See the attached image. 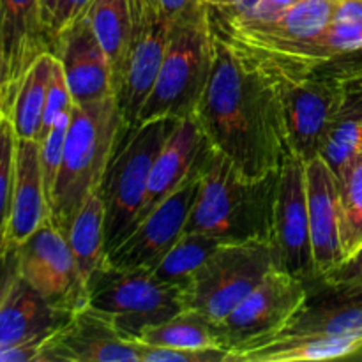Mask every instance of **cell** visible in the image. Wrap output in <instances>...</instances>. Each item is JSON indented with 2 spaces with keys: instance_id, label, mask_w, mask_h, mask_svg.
<instances>
[{
  "instance_id": "obj_7",
  "label": "cell",
  "mask_w": 362,
  "mask_h": 362,
  "mask_svg": "<svg viewBox=\"0 0 362 362\" xmlns=\"http://www.w3.org/2000/svg\"><path fill=\"white\" fill-rule=\"evenodd\" d=\"M274 267L269 240L219 244L186 290V308L221 324Z\"/></svg>"
},
{
  "instance_id": "obj_8",
  "label": "cell",
  "mask_w": 362,
  "mask_h": 362,
  "mask_svg": "<svg viewBox=\"0 0 362 362\" xmlns=\"http://www.w3.org/2000/svg\"><path fill=\"white\" fill-rule=\"evenodd\" d=\"M264 66L278 85L290 152L303 161L320 156L325 134L345 99L349 78L325 71L286 74Z\"/></svg>"
},
{
  "instance_id": "obj_25",
  "label": "cell",
  "mask_w": 362,
  "mask_h": 362,
  "mask_svg": "<svg viewBox=\"0 0 362 362\" xmlns=\"http://www.w3.org/2000/svg\"><path fill=\"white\" fill-rule=\"evenodd\" d=\"M53 60L55 55L52 52L42 53L34 60V64L21 78L13 103L7 110V117L13 122L14 133L21 140H39Z\"/></svg>"
},
{
  "instance_id": "obj_2",
  "label": "cell",
  "mask_w": 362,
  "mask_h": 362,
  "mask_svg": "<svg viewBox=\"0 0 362 362\" xmlns=\"http://www.w3.org/2000/svg\"><path fill=\"white\" fill-rule=\"evenodd\" d=\"M276 173L253 179L212 151L184 233H204L221 243L269 240Z\"/></svg>"
},
{
  "instance_id": "obj_41",
  "label": "cell",
  "mask_w": 362,
  "mask_h": 362,
  "mask_svg": "<svg viewBox=\"0 0 362 362\" xmlns=\"http://www.w3.org/2000/svg\"><path fill=\"white\" fill-rule=\"evenodd\" d=\"M4 115H6V106H4V98L2 94H0V122H2Z\"/></svg>"
},
{
  "instance_id": "obj_29",
  "label": "cell",
  "mask_w": 362,
  "mask_h": 362,
  "mask_svg": "<svg viewBox=\"0 0 362 362\" xmlns=\"http://www.w3.org/2000/svg\"><path fill=\"white\" fill-rule=\"evenodd\" d=\"M339 232L343 255L350 257L362 244V154L338 175Z\"/></svg>"
},
{
  "instance_id": "obj_6",
  "label": "cell",
  "mask_w": 362,
  "mask_h": 362,
  "mask_svg": "<svg viewBox=\"0 0 362 362\" xmlns=\"http://www.w3.org/2000/svg\"><path fill=\"white\" fill-rule=\"evenodd\" d=\"M87 308L108 318L126 339L175 317L186 308V293L158 281L148 267H117L103 262L87 281Z\"/></svg>"
},
{
  "instance_id": "obj_32",
  "label": "cell",
  "mask_w": 362,
  "mask_h": 362,
  "mask_svg": "<svg viewBox=\"0 0 362 362\" xmlns=\"http://www.w3.org/2000/svg\"><path fill=\"white\" fill-rule=\"evenodd\" d=\"M73 106H74V99L69 90V85H67L62 64H60V60L55 57V60H53L52 74H49L48 92H46L45 113H42V127H41V134H39V140L48 133L49 127L55 124V120L59 119L62 113L71 112Z\"/></svg>"
},
{
  "instance_id": "obj_40",
  "label": "cell",
  "mask_w": 362,
  "mask_h": 362,
  "mask_svg": "<svg viewBox=\"0 0 362 362\" xmlns=\"http://www.w3.org/2000/svg\"><path fill=\"white\" fill-rule=\"evenodd\" d=\"M207 4V7H211L216 13H225V11L232 9L239 0H204Z\"/></svg>"
},
{
  "instance_id": "obj_16",
  "label": "cell",
  "mask_w": 362,
  "mask_h": 362,
  "mask_svg": "<svg viewBox=\"0 0 362 362\" xmlns=\"http://www.w3.org/2000/svg\"><path fill=\"white\" fill-rule=\"evenodd\" d=\"M211 152L212 147L209 145L197 119L193 115L179 119L152 165L147 193H145L144 204H141L133 228L140 225L163 200L179 189L187 179L200 172Z\"/></svg>"
},
{
  "instance_id": "obj_42",
  "label": "cell",
  "mask_w": 362,
  "mask_h": 362,
  "mask_svg": "<svg viewBox=\"0 0 362 362\" xmlns=\"http://www.w3.org/2000/svg\"><path fill=\"white\" fill-rule=\"evenodd\" d=\"M336 2H343V0H336Z\"/></svg>"
},
{
  "instance_id": "obj_33",
  "label": "cell",
  "mask_w": 362,
  "mask_h": 362,
  "mask_svg": "<svg viewBox=\"0 0 362 362\" xmlns=\"http://www.w3.org/2000/svg\"><path fill=\"white\" fill-rule=\"evenodd\" d=\"M136 343V341H134ZM140 362H232V352L221 346L216 349H165L136 343Z\"/></svg>"
},
{
  "instance_id": "obj_1",
  "label": "cell",
  "mask_w": 362,
  "mask_h": 362,
  "mask_svg": "<svg viewBox=\"0 0 362 362\" xmlns=\"http://www.w3.org/2000/svg\"><path fill=\"white\" fill-rule=\"evenodd\" d=\"M193 117L212 151L247 177L271 175L292 156L274 76L218 27L211 73Z\"/></svg>"
},
{
  "instance_id": "obj_17",
  "label": "cell",
  "mask_w": 362,
  "mask_h": 362,
  "mask_svg": "<svg viewBox=\"0 0 362 362\" xmlns=\"http://www.w3.org/2000/svg\"><path fill=\"white\" fill-rule=\"evenodd\" d=\"M306 194L315 269L322 281L345 260L339 232L338 177L322 156L306 161Z\"/></svg>"
},
{
  "instance_id": "obj_18",
  "label": "cell",
  "mask_w": 362,
  "mask_h": 362,
  "mask_svg": "<svg viewBox=\"0 0 362 362\" xmlns=\"http://www.w3.org/2000/svg\"><path fill=\"white\" fill-rule=\"evenodd\" d=\"M336 0H300L267 20H226L211 11L216 27L226 37L240 42L303 41L320 35L329 27Z\"/></svg>"
},
{
  "instance_id": "obj_24",
  "label": "cell",
  "mask_w": 362,
  "mask_h": 362,
  "mask_svg": "<svg viewBox=\"0 0 362 362\" xmlns=\"http://www.w3.org/2000/svg\"><path fill=\"white\" fill-rule=\"evenodd\" d=\"M85 16L108 57L113 83L119 95L131 46V16L127 0H90Z\"/></svg>"
},
{
  "instance_id": "obj_5",
  "label": "cell",
  "mask_w": 362,
  "mask_h": 362,
  "mask_svg": "<svg viewBox=\"0 0 362 362\" xmlns=\"http://www.w3.org/2000/svg\"><path fill=\"white\" fill-rule=\"evenodd\" d=\"M214 35L211 9L194 20L173 25L154 85L141 105L136 124L159 117L182 119L193 115L211 73Z\"/></svg>"
},
{
  "instance_id": "obj_4",
  "label": "cell",
  "mask_w": 362,
  "mask_h": 362,
  "mask_svg": "<svg viewBox=\"0 0 362 362\" xmlns=\"http://www.w3.org/2000/svg\"><path fill=\"white\" fill-rule=\"evenodd\" d=\"M177 122L175 117H159L124 126L98 189L105 205L106 255L133 228L147 193L152 165Z\"/></svg>"
},
{
  "instance_id": "obj_27",
  "label": "cell",
  "mask_w": 362,
  "mask_h": 362,
  "mask_svg": "<svg viewBox=\"0 0 362 362\" xmlns=\"http://www.w3.org/2000/svg\"><path fill=\"white\" fill-rule=\"evenodd\" d=\"M134 341L151 346H165V349L202 350L216 349V346L225 349L218 324L194 310H184L161 324L144 329Z\"/></svg>"
},
{
  "instance_id": "obj_35",
  "label": "cell",
  "mask_w": 362,
  "mask_h": 362,
  "mask_svg": "<svg viewBox=\"0 0 362 362\" xmlns=\"http://www.w3.org/2000/svg\"><path fill=\"white\" fill-rule=\"evenodd\" d=\"M88 4H90V0H60L59 6H57L55 16H53L52 28H49V49H52L53 39L64 28L69 27L71 23H74V21L85 16V13L88 9Z\"/></svg>"
},
{
  "instance_id": "obj_10",
  "label": "cell",
  "mask_w": 362,
  "mask_h": 362,
  "mask_svg": "<svg viewBox=\"0 0 362 362\" xmlns=\"http://www.w3.org/2000/svg\"><path fill=\"white\" fill-rule=\"evenodd\" d=\"M310 296V285L274 267L235 310L218 324L221 343L235 352L272 338L288 325Z\"/></svg>"
},
{
  "instance_id": "obj_12",
  "label": "cell",
  "mask_w": 362,
  "mask_h": 362,
  "mask_svg": "<svg viewBox=\"0 0 362 362\" xmlns=\"http://www.w3.org/2000/svg\"><path fill=\"white\" fill-rule=\"evenodd\" d=\"M200 172L187 179L140 225L134 226L133 232L106 255V260L117 267L152 269L158 265L184 233L191 209L200 194Z\"/></svg>"
},
{
  "instance_id": "obj_37",
  "label": "cell",
  "mask_w": 362,
  "mask_h": 362,
  "mask_svg": "<svg viewBox=\"0 0 362 362\" xmlns=\"http://www.w3.org/2000/svg\"><path fill=\"white\" fill-rule=\"evenodd\" d=\"M18 276V255L16 250L0 251V306L9 292L11 285Z\"/></svg>"
},
{
  "instance_id": "obj_13",
  "label": "cell",
  "mask_w": 362,
  "mask_h": 362,
  "mask_svg": "<svg viewBox=\"0 0 362 362\" xmlns=\"http://www.w3.org/2000/svg\"><path fill=\"white\" fill-rule=\"evenodd\" d=\"M140 362L136 343L126 339L115 325L83 306L64 327L41 345L37 362Z\"/></svg>"
},
{
  "instance_id": "obj_30",
  "label": "cell",
  "mask_w": 362,
  "mask_h": 362,
  "mask_svg": "<svg viewBox=\"0 0 362 362\" xmlns=\"http://www.w3.org/2000/svg\"><path fill=\"white\" fill-rule=\"evenodd\" d=\"M16 144L13 122L4 115L0 122V251H6V233L9 226L13 202L14 172H16Z\"/></svg>"
},
{
  "instance_id": "obj_39",
  "label": "cell",
  "mask_w": 362,
  "mask_h": 362,
  "mask_svg": "<svg viewBox=\"0 0 362 362\" xmlns=\"http://www.w3.org/2000/svg\"><path fill=\"white\" fill-rule=\"evenodd\" d=\"M59 2L60 0H39V6H41L42 25H45L48 39H49V28H52L53 16H55V11H57V6H59Z\"/></svg>"
},
{
  "instance_id": "obj_34",
  "label": "cell",
  "mask_w": 362,
  "mask_h": 362,
  "mask_svg": "<svg viewBox=\"0 0 362 362\" xmlns=\"http://www.w3.org/2000/svg\"><path fill=\"white\" fill-rule=\"evenodd\" d=\"M322 283L345 296H362V244L338 267L332 269Z\"/></svg>"
},
{
  "instance_id": "obj_9",
  "label": "cell",
  "mask_w": 362,
  "mask_h": 362,
  "mask_svg": "<svg viewBox=\"0 0 362 362\" xmlns=\"http://www.w3.org/2000/svg\"><path fill=\"white\" fill-rule=\"evenodd\" d=\"M269 243L278 267L308 285L320 281L311 246L306 194V161L288 156L276 173Z\"/></svg>"
},
{
  "instance_id": "obj_22",
  "label": "cell",
  "mask_w": 362,
  "mask_h": 362,
  "mask_svg": "<svg viewBox=\"0 0 362 362\" xmlns=\"http://www.w3.org/2000/svg\"><path fill=\"white\" fill-rule=\"evenodd\" d=\"M362 350V339L320 336H276L232 352V362H313L350 357Z\"/></svg>"
},
{
  "instance_id": "obj_38",
  "label": "cell",
  "mask_w": 362,
  "mask_h": 362,
  "mask_svg": "<svg viewBox=\"0 0 362 362\" xmlns=\"http://www.w3.org/2000/svg\"><path fill=\"white\" fill-rule=\"evenodd\" d=\"M300 0H260L253 13L246 18H226V20H267V18L278 16L279 13L286 11L288 7L296 6ZM216 14V13H214ZM223 18V16H221Z\"/></svg>"
},
{
  "instance_id": "obj_11",
  "label": "cell",
  "mask_w": 362,
  "mask_h": 362,
  "mask_svg": "<svg viewBox=\"0 0 362 362\" xmlns=\"http://www.w3.org/2000/svg\"><path fill=\"white\" fill-rule=\"evenodd\" d=\"M16 255L18 274L49 304L67 311L87 306V285L66 235L52 221L21 243Z\"/></svg>"
},
{
  "instance_id": "obj_20",
  "label": "cell",
  "mask_w": 362,
  "mask_h": 362,
  "mask_svg": "<svg viewBox=\"0 0 362 362\" xmlns=\"http://www.w3.org/2000/svg\"><path fill=\"white\" fill-rule=\"evenodd\" d=\"M73 313L49 304L18 274L0 306V345L46 341Z\"/></svg>"
},
{
  "instance_id": "obj_36",
  "label": "cell",
  "mask_w": 362,
  "mask_h": 362,
  "mask_svg": "<svg viewBox=\"0 0 362 362\" xmlns=\"http://www.w3.org/2000/svg\"><path fill=\"white\" fill-rule=\"evenodd\" d=\"M159 2L173 25L194 20L209 9L204 0H159Z\"/></svg>"
},
{
  "instance_id": "obj_28",
  "label": "cell",
  "mask_w": 362,
  "mask_h": 362,
  "mask_svg": "<svg viewBox=\"0 0 362 362\" xmlns=\"http://www.w3.org/2000/svg\"><path fill=\"white\" fill-rule=\"evenodd\" d=\"M219 244H223L221 240L204 233H182L158 265L152 267V274L158 281L184 290L186 293L194 274L218 250Z\"/></svg>"
},
{
  "instance_id": "obj_31",
  "label": "cell",
  "mask_w": 362,
  "mask_h": 362,
  "mask_svg": "<svg viewBox=\"0 0 362 362\" xmlns=\"http://www.w3.org/2000/svg\"><path fill=\"white\" fill-rule=\"evenodd\" d=\"M71 112L62 113L55 120V124L49 127L48 133L39 140V161H41L42 180H45V189L48 202H52L57 177H59L60 165H62L64 147H66L67 131H69L71 124Z\"/></svg>"
},
{
  "instance_id": "obj_19",
  "label": "cell",
  "mask_w": 362,
  "mask_h": 362,
  "mask_svg": "<svg viewBox=\"0 0 362 362\" xmlns=\"http://www.w3.org/2000/svg\"><path fill=\"white\" fill-rule=\"evenodd\" d=\"M49 221V202L42 180L39 161V141L21 140L16 144V172H14L13 202L6 250H16L35 230Z\"/></svg>"
},
{
  "instance_id": "obj_14",
  "label": "cell",
  "mask_w": 362,
  "mask_h": 362,
  "mask_svg": "<svg viewBox=\"0 0 362 362\" xmlns=\"http://www.w3.org/2000/svg\"><path fill=\"white\" fill-rule=\"evenodd\" d=\"M49 52L39 0H0V94L6 115L21 78Z\"/></svg>"
},
{
  "instance_id": "obj_21",
  "label": "cell",
  "mask_w": 362,
  "mask_h": 362,
  "mask_svg": "<svg viewBox=\"0 0 362 362\" xmlns=\"http://www.w3.org/2000/svg\"><path fill=\"white\" fill-rule=\"evenodd\" d=\"M318 286L320 292L310 286L306 303L276 336L362 339V296H345L322 281Z\"/></svg>"
},
{
  "instance_id": "obj_3",
  "label": "cell",
  "mask_w": 362,
  "mask_h": 362,
  "mask_svg": "<svg viewBox=\"0 0 362 362\" xmlns=\"http://www.w3.org/2000/svg\"><path fill=\"white\" fill-rule=\"evenodd\" d=\"M122 129L117 95L73 106L62 165L49 202V221L64 235L85 200L101 186Z\"/></svg>"
},
{
  "instance_id": "obj_26",
  "label": "cell",
  "mask_w": 362,
  "mask_h": 362,
  "mask_svg": "<svg viewBox=\"0 0 362 362\" xmlns=\"http://www.w3.org/2000/svg\"><path fill=\"white\" fill-rule=\"evenodd\" d=\"M66 239L73 251L78 271L87 285L95 269L106 260L105 205L99 191L92 193L74 214L66 232Z\"/></svg>"
},
{
  "instance_id": "obj_23",
  "label": "cell",
  "mask_w": 362,
  "mask_h": 362,
  "mask_svg": "<svg viewBox=\"0 0 362 362\" xmlns=\"http://www.w3.org/2000/svg\"><path fill=\"white\" fill-rule=\"evenodd\" d=\"M362 154V76L346 83V94L322 144L320 156L336 177Z\"/></svg>"
},
{
  "instance_id": "obj_15",
  "label": "cell",
  "mask_w": 362,
  "mask_h": 362,
  "mask_svg": "<svg viewBox=\"0 0 362 362\" xmlns=\"http://www.w3.org/2000/svg\"><path fill=\"white\" fill-rule=\"evenodd\" d=\"M49 52L62 64L74 105H87L117 95L108 57L87 16L64 28L53 39Z\"/></svg>"
}]
</instances>
